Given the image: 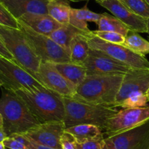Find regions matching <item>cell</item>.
<instances>
[{"mask_svg": "<svg viewBox=\"0 0 149 149\" xmlns=\"http://www.w3.org/2000/svg\"><path fill=\"white\" fill-rule=\"evenodd\" d=\"M65 129L79 124H93L104 129L108 120L118 112L114 108L92 103L76 96H63Z\"/></svg>", "mask_w": 149, "mask_h": 149, "instance_id": "obj_3", "label": "cell"}, {"mask_svg": "<svg viewBox=\"0 0 149 149\" xmlns=\"http://www.w3.org/2000/svg\"><path fill=\"white\" fill-rule=\"evenodd\" d=\"M100 4L123 22L130 31L147 33V18L134 13L120 0H105Z\"/></svg>", "mask_w": 149, "mask_h": 149, "instance_id": "obj_15", "label": "cell"}, {"mask_svg": "<svg viewBox=\"0 0 149 149\" xmlns=\"http://www.w3.org/2000/svg\"><path fill=\"white\" fill-rule=\"evenodd\" d=\"M57 70L77 88L85 80L87 70L84 65L72 62L52 63Z\"/></svg>", "mask_w": 149, "mask_h": 149, "instance_id": "obj_18", "label": "cell"}, {"mask_svg": "<svg viewBox=\"0 0 149 149\" xmlns=\"http://www.w3.org/2000/svg\"><path fill=\"white\" fill-rule=\"evenodd\" d=\"M69 1H74V2H77V1H85V0H68ZM88 1V0H87Z\"/></svg>", "mask_w": 149, "mask_h": 149, "instance_id": "obj_39", "label": "cell"}, {"mask_svg": "<svg viewBox=\"0 0 149 149\" xmlns=\"http://www.w3.org/2000/svg\"><path fill=\"white\" fill-rule=\"evenodd\" d=\"M17 20L23 22L34 32L47 36L62 26L48 14H25Z\"/></svg>", "mask_w": 149, "mask_h": 149, "instance_id": "obj_17", "label": "cell"}, {"mask_svg": "<svg viewBox=\"0 0 149 149\" xmlns=\"http://www.w3.org/2000/svg\"><path fill=\"white\" fill-rule=\"evenodd\" d=\"M103 139L90 140L84 143H77V149H102V140Z\"/></svg>", "mask_w": 149, "mask_h": 149, "instance_id": "obj_32", "label": "cell"}, {"mask_svg": "<svg viewBox=\"0 0 149 149\" xmlns=\"http://www.w3.org/2000/svg\"><path fill=\"white\" fill-rule=\"evenodd\" d=\"M89 34H78L71 41L68 48L70 62L81 65L84 64L90 50L87 42V36Z\"/></svg>", "mask_w": 149, "mask_h": 149, "instance_id": "obj_20", "label": "cell"}, {"mask_svg": "<svg viewBox=\"0 0 149 149\" xmlns=\"http://www.w3.org/2000/svg\"><path fill=\"white\" fill-rule=\"evenodd\" d=\"M3 127V119H2V116L0 114V127Z\"/></svg>", "mask_w": 149, "mask_h": 149, "instance_id": "obj_37", "label": "cell"}, {"mask_svg": "<svg viewBox=\"0 0 149 149\" xmlns=\"http://www.w3.org/2000/svg\"><path fill=\"white\" fill-rule=\"evenodd\" d=\"M77 141L74 136L65 130L61 138V149H77Z\"/></svg>", "mask_w": 149, "mask_h": 149, "instance_id": "obj_31", "label": "cell"}, {"mask_svg": "<svg viewBox=\"0 0 149 149\" xmlns=\"http://www.w3.org/2000/svg\"><path fill=\"white\" fill-rule=\"evenodd\" d=\"M95 1L96 2H97L99 4H100V3H102V2H103V1H104L105 0H95Z\"/></svg>", "mask_w": 149, "mask_h": 149, "instance_id": "obj_40", "label": "cell"}, {"mask_svg": "<svg viewBox=\"0 0 149 149\" xmlns=\"http://www.w3.org/2000/svg\"><path fill=\"white\" fill-rule=\"evenodd\" d=\"M93 34L100 39L111 42V43L122 44L123 45L125 41V37L121 34L113 32H107V31H92Z\"/></svg>", "mask_w": 149, "mask_h": 149, "instance_id": "obj_29", "label": "cell"}, {"mask_svg": "<svg viewBox=\"0 0 149 149\" xmlns=\"http://www.w3.org/2000/svg\"><path fill=\"white\" fill-rule=\"evenodd\" d=\"M7 137L2 127H0V142H3Z\"/></svg>", "mask_w": 149, "mask_h": 149, "instance_id": "obj_35", "label": "cell"}, {"mask_svg": "<svg viewBox=\"0 0 149 149\" xmlns=\"http://www.w3.org/2000/svg\"><path fill=\"white\" fill-rule=\"evenodd\" d=\"M18 23L20 29L42 62H70L69 52L66 48L55 42L49 36L34 32L23 22L18 20Z\"/></svg>", "mask_w": 149, "mask_h": 149, "instance_id": "obj_6", "label": "cell"}, {"mask_svg": "<svg viewBox=\"0 0 149 149\" xmlns=\"http://www.w3.org/2000/svg\"><path fill=\"white\" fill-rule=\"evenodd\" d=\"M6 149H8V148H6Z\"/></svg>", "mask_w": 149, "mask_h": 149, "instance_id": "obj_44", "label": "cell"}, {"mask_svg": "<svg viewBox=\"0 0 149 149\" xmlns=\"http://www.w3.org/2000/svg\"><path fill=\"white\" fill-rule=\"evenodd\" d=\"M0 25L7 27L20 29L18 20L0 3Z\"/></svg>", "mask_w": 149, "mask_h": 149, "instance_id": "obj_30", "label": "cell"}, {"mask_svg": "<svg viewBox=\"0 0 149 149\" xmlns=\"http://www.w3.org/2000/svg\"><path fill=\"white\" fill-rule=\"evenodd\" d=\"M0 56L4 57V58H7L9 60L14 61V58H13V55L10 53L9 50L7 48V47H6L5 44H4V41L2 40L1 37H0Z\"/></svg>", "mask_w": 149, "mask_h": 149, "instance_id": "obj_33", "label": "cell"}, {"mask_svg": "<svg viewBox=\"0 0 149 149\" xmlns=\"http://www.w3.org/2000/svg\"><path fill=\"white\" fill-rule=\"evenodd\" d=\"M148 121L149 105L142 108L122 109L108 120L103 131V137H111L119 134Z\"/></svg>", "mask_w": 149, "mask_h": 149, "instance_id": "obj_9", "label": "cell"}, {"mask_svg": "<svg viewBox=\"0 0 149 149\" xmlns=\"http://www.w3.org/2000/svg\"><path fill=\"white\" fill-rule=\"evenodd\" d=\"M127 7L144 18H149V5L145 0H120Z\"/></svg>", "mask_w": 149, "mask_h": 149, "instance_id": "obj_27", "label": "cell"}, {"mask_svg": "<svg viewBox=\"0 0 149 149\" xmlns=\"http://www.w3.org/2000/svg\"><path fill=\"white\" fill-rule=\"evenodd\" d=\"M123 45L135 53L143 56L149 54V42L142 37L138 32L130 31L125 37Z\"/></svg>", "mask_w": 149, "mask_h": 149, "instance_id": "obj_25", "label": "cell"}, {"mask_svg": "<svg viewBox=\"0 0 149 149\" xmlns=\"http://www.w3.org/2000/svg\"><path fill=\"white\" fill-rule=\"evenodd\" d=\"M0 114L3 119L2 128L7 137L25 134L40 124L17 93L4 88L0 97Z\"/></svg>", "mask_w": 149, "mask_h": 149, "instance_id": "obj_1", "label": "cell"}, {"mask_svg": "<svg viewBox=\"0 0 149 149\" xmlns=\"http://www.w3.org/2000/svg\"><path fill=\"white\" fill-rule=\"evenodd\" d=\"M65 131L72 134L77 143L104 138L103 129L93 124H79L66 128Z\"/></svg>", "mask_w": 149, "mask_h": 149, "instance_id": "obj_21", "label": "cell"}, {"mask_svg": "<svg viewBox=\"0 0 149 149\" xmlns=\"http://www.w3.org/2000/svg\"><path fill=\"white\" fill-rule=\"evenodd\" d=\"M8 149H29L28 140L23 134H15L7 137L3 141Z\"/></svg>", "mask_w": 149, "mask_h": 149, "instance_id": "obj_28", "label": "cell"}, {"mask_svg": "<svg viewBox=\"0 0 149 149\" xmlns=\"http://www.w3.org/2000/svg\"><path fill=\"white\" fill-rule=\"evenodd\" d=\"M71 8L68 0H49L47 4L48 15L62 25L69 23Z\"/></svg>", "mask_w": 149, "mask_h": 149, "instance_id": "obj_22", "label": "cell"}, {"mask_svg": "<svg viewBox=\"0 0 149 149\" xmlns=\"http://www.w3.org/2000/svg\"><path fill=\"white\" fill-rule=\"evenodd\" d=\"M27 105L40 124L63 121L65 115L63 96L45 86L39 89H19L14 91Z\"/></svg>", "mask_w": 149, "mask_h": 149, "instance_id": "obj_2", "label": "cell"}, {"mask_svg": "<svg viewBox=\"0 0 149 149\" xmlns=\"http://www.w3.org/2000/svg\"><path fill=\"white\" fill-rule=\"evenodd\" d=\"M146 94L147 98H148V102H149V89H148V91H146Z\"/></svg>", "mask_w": 149, "mask_h": 149, "instance_id": "obj_41", "label": "cell"}, {"mask_svg": "<svg viewBox=\"0 0 149 149\" xmlns=\"http://www.w3.org/2000/svg\"><path fill=\"white\" fill-rule=\"evenodd\" d=\"M145 1H146V2L147 4H148L149 5V0H145Z\"/></svg>", "mask_w": 149, "mask_h": 149, "instance_id": "obj_43", "label": "cell"}, {"mask_svg": "<svg viewBox=\"0 0 149 149\" xmlns=\"http://www.w3.org/2000/svg\"><path fill=\"white\" fill-rule=\"evenodd\" d=\"M148 100L146 93L141 91L135 92L128 96L119 107L122 108V109H127V108H142V107L147 106Z\"/></svg>", "mask_w": 149, "mask_h": 149, "instance_id": "obj_26", "label": "cell"}, {"mask_svg": "<svg viewBox=\"0 0 149 149\" xmlns=\"http://www.w3.org/2000/svg\"><path fill=\"white\" fill-rule=\"evenodd\" d=\"M49 0H0V3L18 20L25 14H48Z\"/></svg>", "mask_w": 149, "mask_h": 149, "instance_id": "obj_16", "label": "cell"}, {"mask_svg": "<svg viewBox=\"0 0 149 149\" xmlns=\"http://www.w3.org/2000/svg\"><path fill=\"white\" fill-rule=\"evenodd\" d=\"M34 77L44 86L63 96H73L77 92V86L65 78L52 63H41Z\"/></svg>", "mask_w": 149, "mask_h": 149, "instance_id": "obj_12", "label": "cell"}, {"mask_svg": "<svg viewBox=\"0 0 149 149\" xmlns=\"http://www.w3.org/2000/svg\"><path fill=\"white\" fill-rule=\"evenodd\" d=\"M90 33L82 32L71 23H68L66 25H62L61 27L52 32L49 37L55 42L68 51L70 42L74 37L78 34H89Z\"/></svg>", "mask_w": 149, "mask_h": 149, "instance_id": "obj_23", "label": "cell"}, {"mask_svg": "<svg viewBox=\"0 0 149 149\" xmlns=\"http://www.w3.org/2000/svg\"><path fill=\"white\" fill-rule=\"evenodd\" d=\"M123 77L122 74L87 75L74 96L92 103L114 108Z\"/></svg>", "mask_w": 149, "mask_h": 149, "instance_id": "obj_4", "label": "cell"}, {"mask_svg": "<svg viewBox=\"0 0 149 149\" xmlns=\"http://www.w3.org/2000/svg\"><path fill=\"white\" fill-rule=\"evenodd\" d=\"M26 138H27L28 140V146H29V149H57L35 143V142L32 141L30 139L28 138L27 137H26Z\"/></svg>", "mask_w": 149, "mask_h": 149, "instance_id": "obj_34", "label": "cell"}, {"mask_svg": "<svg viewBox=\"0 0 149 149\" xmlns=\"http://www.w3.org/2000/svg\"><path fill=\"white\" fill-rule=\"evenodd\" d=\"M3 86V83L1 82V80H0V87H2Z\"/></svg>", "mask_w": 149, "mask_h": 149, "instance_id": "obj_42", "label": "cell"}, {"mask_svg": "<svg viewBox=\"0 0 149 149\" xmlns=\"http://www.w3.org/2000/svg\"><path fill=\"white\" fill-rule=\"evenodd\" d=\"M83 65L86 68L87 75H124L132 69L107 54L91 48Z\"/></svg>", "mask_w": 149, "mask_h": 149, "instance_id": "obj_11", "label": "cell"}, {"mask_svg": "<svg viewBox=\"0 0 149 149\" xmlns=\"http://www.w3.org/2000/svg\"><path fill=\"white\" fill-rule=\"evenodd\" d=\"M147 33L149 34V18H147Z\"/></svg>", "mask_w": 149, "mask_h": 149, "instance_id": "obj_38", "label": "cell"}, {"mask_svg": "<svg viewBox=\"0 0 149 149\" xmlns=\"http://www.w3.org/2000/svg\"><path fill=\"white\" fill-rule=\"evenodd\" d=\"M0 80L3 83L2 87L12 91L22 89L31 90L44 86L15 61L1 56H0Z\"/></svg>", "mask_w": 149, "mask_h": 149, "instance_id": "obj_8", "label": "cell"}, {"mask_svg": "<svg viewBox=\"0 0 149 149\" xmlns=\"http://www.w3.org/2000/svg\"><path fill=\"white\" fill-rule=\"evenodd\" d=\"M0 37L14 61L34 77L42 61L33 51L21 29L0 25Z\"/></svg>", "mask_w": 149, "mask_h": 149, "instance_id": "obj_5", "label": "cell"}, {"mask_svg": "<svg viewBox=\"0 0 149 149\" xmlns=\"http://www.w3.org/2000/svg\"><path fill=\"white\" fill-rule=\"evenodd\" d=\"M102 149H149V121L127 131L104 137Z\"/></svg>", "mask_w": 149, "mask_h": 149, "instance_id": "obj_10", "label": "cell"}, {"mask_svg": "<svg viewBox=\"0 0 149 149\" xmlns=\"http://www.w3.org/2000/svg\"><path fill=\"white\" fill-rule=\"evenodd\" d=\"M65 130L63 121H49L39 124L23 134L36 143L61 149V138Z\"/></svg>", "mask_w": 149, "mask_h": 149, "instance_id": "obj_13", "label": "cell"}, {"mask_svg": "<svg viewBox=\"0 0 149 149\" xmlns=\"http://www.w3.org/2000/svg\"><path fill=\"white\" fill-rule=\"evenodd\" d=\"M149 89V70L130 69L125 74L116 97L114 108L119 105L132 93L138 91L146 93Z\"/></svg>", "mask_w": 149, "mask_h": 149, "instance_id": "obj_14", "label": "cell"}, {"mask_svg": "<svg viewBox=\"0 0 149 149\" xmlns=\"http://www.w3.org/2000/svg\"><path fill=\"white\" fill-rule=\"evenodd\" d=\"M101 15L102 14L91 11L90 9L87 8V5L79 9L71 8L69 23L82 32L90 33L91 30L89 29L87 22H94L97 23Z\"/></svg>", "mask_w": 149, "mask_h": 149, "instance_id": "obj_19", "label": "cell"}, {"mask_svg": "<svg viewBox=\"0 0 149 149\" xmlns=\"http://www.w3.org/2000/svg\"><path fill=\"white\" fill-rule=\"evenodd\" d=\"M7 148L4 145V143L3 142H0V149H6Z\"/></svg>", "mask_w": 149, "mask_h": 149, "instance_id": "obj_36", "label": "cell"}, {"mask_svg": "<svg viewBox=\"0 0 149 149\" xmlns=\"http://www.w3.org/2000/svg\"><path fill=\"white\" fill-rule=\"evenodd\" d=\"M87 42L91 49L101 51L131 68L149 70V61L145 56L135 53L124 45L106 42L93 34L92 32L87 36Z\"/></svg>", "mask_w": 149, "mask_h": 149, "instance_id": "obj_7", "label": "cell"}, {"mask_svg": "<svg viewBox=\"0 0 149 149\" xmlns=\"http://www.w3.org/2000/svg\"><path fill=\"white\" fill-rule=\"evenodd\" d=\"M97 24V30L117 32L126 37L130 30L129 28L115 16L108 13H102Z\"/></svg>", "mask_w": 149, "mask_h": 149, "instance_id": "obj_24", "label": "cell"}]
</instances>
